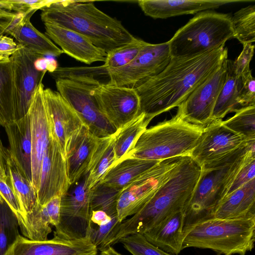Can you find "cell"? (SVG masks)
Masks as SVG:
<instances>
[{"mask_svg":"<svg viewBox=\"0 0 255 255\" xmlns=\"http://www.w3.org/2000/svg\"><path fill=\"white\" fill-rule=\"evenodd\" d=\"M61 197L56 196L44 205L39 204L25 216L17 215L18 225L23 236L31 240H48L51 232L50 226H56L60 220Z\"/></svg>","mask_w":255,"mask_h":255,"instance_id":"cell-22","label":"cell"},{"mask_svg":"<svg viewBox=\"0 0 255 255\" xmlns=\"http://www.w3.org/2000/svg\"><path fill=\"white\" fill-rule=\"evenodd\" d=\"M98 139L85 126L72 139L65 155L70 185L87 174Z\"/></svg>","mask_w":255,"mask_h":255,"instance_id":"cell-24","label":"cell"},{"mask_svg":"<svg viewBox=\"0 0 255 255\" xmlns=\"http://www.w3.org/2000/svg\"><path fill=\"white\" fill-rule=\"evenodd\" d=\"M17 216L0 195V255H4L20 235Z\"/></svg>","mask_w":255,"mask_h":255,"instance_id":"cell-35","label":"cell"},{"mask_svg":"<svg viewBox=\"0 0 255 255\" xmlns=\"http://www.w3.org/2000/svg\"><path fill=\"white\" fill-rule=\"evenodd\" d=\"M43 98L51 136L58 142L65 157L72 139L82 129L84 123L58 92L44 89Z\"/></svg>","mask_w":255,"mask_h":255,"instance_id":"cell-16","label":"cell"},{"mask_svg":"<svg viewBox=\"0 0 255 255\" xmlns=\"http://www.w3.org/2000/svg\"><path fill=\"white\" fill-rule=\"evenodd\" d=\"M151 120L141 113L117 130L114 134L115 162L114 165L124 158Z\"/></svg>","mask_w":255,"mask_h":255,"instance_id":"cell-31","label":"cell"},{"mask_svg":"<svg viewBox=\"0 0 255 255\" xmlns=\"http://www.w3.org/2000/svg\"><path fill=\"white\" fill-rule=\"evenodd\" d=\"M146 43V42L135 38L132 41L112 50L107 53L104 66L111 70L128 65Z\"/></svg>","mask_w":255,"mask_h":255,"instance_id":"cell-38","label":"cell"},{"mask_svg":"<svg viewBox=\"0 0 255 255\" xmlns=\"http://www.w3.org/2000/svg\"><path fill=\"white\" fill-rule=\"evenodd\" d=\"M0 10H12V6L8 0H0Z\"/></svg>","mask_w":255,"mask_h":255,"instance_id":"cell-48","label":"cell"},{"mask_svg":"<svg viewBox=\"0 0 255 255\" xmlns=\"http://www.w3.org/2000/svg\"><path fill=\"white\" fill-rule=\"evenodd\" d=\"M34 12L26 14L17 13L5 34L14 38L17 44L42 56L58 57L63 52L46 35L38 30L30 22Z\"/></svg>","mask_w":255,"mask_h":255,"instance_id":"cell-23","label":"cell"},{"mask_svg":"<svg viewBox=\"0 0 255 255\" xmlns=\"http://www.w3.org/2000/svg\"><path fill=\"white\" fill-rule=\"evenodd\" d=\"M114 134L99 138L87 174L86 184L89 189H92L100 182L115 162Z\"/></svg>","mask_w":255,"mask_h":255,"instance_id":"cell-30","label":"cell"},{"mask_svg":"<svg viewBox=\"0 0 255 255\" xmlns=\"http://www.w3.org/2000/svg\"><path fill=\"white\" fill-rule=\"evenodd\" d=\"M222 121H213L204 128L191 153L190 157L200 167L230 157L252 140L228 128Z\"/></svg>","mask_w":255,"mask_h":255,"instance_id":"cell-13","label":"cell"},{"mask_svg":"<svg viewBox=\"0 0 255 255\" xmlns=\"http://www.w3.org/2000/svg\"><path fill=\"white\" fill-rule=\"evenodd\" d=\"M41 10L44 23L78 32L107 53L135 38L120 20L98 9L92 1L55 0Z\"/></svg>","mask_w":255,"mask_h":255,"instance_id":"cell-3","label":"cell"},{"mask_svg":"<svg viewBox=\"0 0 255 255\" xmlns=\"http://www.w3.org/2000/svg\"><path fill=\"white\" fill-rule=\"evenodd\" d=\"M55 79H67L99 86L109 84V72L104 65L93 67H58L49 73Z\"/></svg>","mask_w":255,"mask_h":255,"instance_id":"cell-34","label":"cell"},{"mask_svg":"<svg viewBox=\"0 0 255 255\" xmlns=\"http://www.w3.org/2000/svg\"><path fill=\"white\" fill-rule=\"evenodd\" d=\"M182 158L159 161L121 190L117 202L120 223L137 212L153 197L171 176Z\"/></svg>","mask_w":255,"mask_h":255,"instance_id":"cell-8","label":"cell"},{"mask_svg":"<svg viewBox=\"0 0 255 255\" xmlns=\"http://www.w3.org/2000/svg\"><path fill=\"white\" fill-rule=\"evenodd\" d=\"M18 199L22 216L31 213L38 205L37 193L33 184L26 177L10 153L6 169Z\"/></svg>","mask_w":255,"mask_h":255,"instance_id":"cell-29","label":"cell"},{"mask_svg":"<svg viewBox=\"0 0 255 255\" xmlns=\"http://www.w3.org/2000/svg\"><path fill=\"white\" fill-rule=\"evenodd\" d=\"M21 46L12 38L5 35L0 37V61H7Z\"/></svg>","mask_w":255,"mask_h":255,"instance_id":"cell-44","label":"cell"},{"mask_svg":"<svg viewBox=\"0 0 255 255\" xmlns=\"http://www.w3.org/2000/svg\"><path fill=\"white\" fill-rule=\"evenodd\" d=\"M15 121L13 70L10 59L0 61V125Z\"/></svg>","mask_w":255,"mask_h":255,"instance_id":"cell-33","label":"cell"},{"mask_svg":"<svg viewBox=\"0 0 255 255\" xmlns=\"http://www.w3.org/2000/svg\"><path fill=\"white\" fill-rule=\"evenodd\" d=\"M227 59L178 107L177 112L188 122L203 127L211 123L216 103L226 80Z\"/></svg>","mask_w":255,"mask_h":255,"instance_id":"cell-14","label":"cell"},{"mask_svg":"<svg viewBox=\"0 0 255 255\" xmlns=\"http://www.w3.org/2000/svg\"><path fill=\"white\" fill-rule=\"evenodd\" d=\"M255 214L222 219L211 218L197 223L184 233L182 249H210L218 255H245L254 248Z\"/></svg>","mask_w":255,"mask_h":255,"instance_id":"cell-5","label":"cell"},{"mask_svg":"<svg viewBox=\"0 0 255 255\" xmlns=\"http://www.w3.org/2000/svg\"><path fill=\"white\" fill-rule=\"evenodd\" d=\"M70 186L65 157L58 142L51 136L41 165L38 203L44 205L54 197H61Z\"/></svg>","mask_w":255,"mask_h":255,"instance_id":"cell-17","label":"cell"},{"mask_svg":"<svg viewBox=\"0 0 255 255\" xmlns=\"http://www.w3.org/2000/svg\"><path fill=\"white\" fill-rule=\"evenodd\" d=\"M255 45L252 43L243 45V50L237 59L233 61V70L237 77H240L250 70V63L254 53Z\"/></svg>","mask_w":255,"mask_h":255,"instance_id":"cell-41","label":"cell"},{"mask_svg":"<svg viewBox=\"0 0 255 255\" xmlns=\"http://www.w3.org/2000/svg\"><path fill=\"white\" fill-rule=\"evenodd\" d=\"M119 242L132 255H173L155 247L140 234L125 237Z\"/></svg>","mask_w":255,"mask_h":255,"instance_id":"cell-39","label":"cell"},{"mask_svg":"<svg viewBox=\"0 0 255 255\" xmlns=\"http://www.w3.org/2000/svg\"><path fill=\"white\" fill-rule=\"evenodd\" d=\"M255 214V178H254L223 198L215 209L211 218L229 219Z\"/></svg>","mask_w":255,"mask_h":255,"instance_id":"cell-27","label":"cell"},{"mask_svg":"<svg viewBox=\"0 0 255 255\" xmlns=\"http://www.w3.org/2000/svg\"><path fill=\"white\" fill-rule=\"evenodd\" d=\"M12 6V9L16 13L26 14L35 12L53 2L54 0H8Z\"/></svg>","mask_w":255,"mask_h":255,"instance_id":"cell-43","label":"cell"},{"mask_svg":"<svg viewBox=\"0 0 255 255\" xmlns=\"http://www.w3.org/2000/svg\"><path fill=\"white\" fill-rule=\"evenodd\" d=\"M184 216L180 211L168 216L143 235L151 244L169 254L177 255L182 249Z\"/></svg>","mask_w":255,"mask_h":255,"instance_id":"cell-25","label":"cell"},{"mask_svg":"<svg viewBox=\"0 0 255 255\" xmlns=\"http://www.w3.org/2000/svg\"><path fill=\"white\" fill-rule=\"evenodd\" d=\"M233 61L227 60V76L216 103L211 122L222 120L228 114L241 109L238 103L239 77L233 71Z\"/></svg>","mask_w":255,"mask_h":255,"instance_id":"cell-32","label":"cell"},{"mask_svg":"<svg viewBox=\"0 0 255 255\" xmlns=\"http://www.w3.org/2000/svg\"><path fill=\"white\" fill-rule=\"evenodd\" d=\"M99 255H123L112 247L107 248L100 252Z\"/></svg>","mask_w":255,"mask_h":255,"instance_id":"cell-47","label":"cell"},{"mask_svg":"<svg viewBox=\"0 0 255 255\" xmlns=\"http://www.w3.org/2000/svg\"><path fill=\"white\" fill-rule=\"evenodd\" d=\"M232 38L231 16L205 10L197 13L168 42L172 57H188L225 45Z\"/></svg>","mask_w":255,"mask_h":255,"instance_id":"cell-7","label":"cell"},{"mask_svg":"<svg viewBox=\"0 0 255 255\" xmlns=\"http://www.w3.org/2000/svg\"><path fill=\"white\" fill-rule=\"evenodd\" d=\"M204 128L188 122L177 112L171 119L146 128L124 158L159 161L190 157Z\"/></svg>","mask_w":255,"mask_h":255,"instance_id":"cell-4","label":"cell"},{"mask_svg":"<svg viewBox=\"0 0 255 255\" xmlns=\"http://www.w3.org/2000/svg\"><path fill=\"white\" fill-rule=\"evenodd\" d=\"M233 38L243 45L255 41V5H249L236 11L231 17Z\"/></svg>","mask_w":255,"mask_h":255,"instance_id":"cell-36","label":"cell"},{"mask_svg":"<svg viewBox=\"0 0 255 255\" xmlns=\"http://www.w3.org/2000/svg\"><path fill=\"white\" fill-rule=\"evenodd\" d=\"M238 103L241 108L255 106V79L251 70L239 77Z\"/></svg>","mask_w":255,"mask_h":255,"instance_id":"cell-40","label":"cell"},{"mask_svg":"<svg viewBox=\"0 0 255 255\" xmlns=\"http://www.w3.org/2000/svg\"><path fill=\"white\" fill-rule=\"evenodd\" d=\"M87 174L70 185L61 196L60 220L54 237L63 240L86 238L93 192L86 184Z\"/></svg>","mask_w":255,"mask_h":255,"instance_id":"cell-9","label":"cell"},{"mask_svg":"<svg viewBox=\"0 0 255 255\" xmlns=\"http://www.w3.org/2000/svg\"><path fill=\"white\" fill-rule=\"evenodd\" d=\"M44 24L45 35L58 45L63 53L89 65L105 61L107 56L106 51L96 47L82 34L57 25Z\"/></svg>","mask_w":255,"mask_h":255,"instance_id":"cell-20","label":"cell"},{"mask_svg":"<svg viewBox=\"0 0 255 255\" xmlns=\"http://www.w3.org/2000/svg\"><path fill=\"white\" fill-rule=\"evenodd\" d=\"M0 195L8 204L16 215H22L20 206L9 177L0 176Z\"/></svg>","mask_w":255,"mask_h":255,"instance_id":"cell-42","label":"cell"},{"mask_svg":"<svg viewBox=\"0 0 255 255\" xmlns=\"http://www.w3.org/2000/svg\"><path fill=\"white\" fill-rule=\"evenodd\" d=\"M16 14V12L0 10V37L5 34L6 30L13 21Z\"/></svg>","mask_w":255,"mask_h":255,"instance_id":"cell-45","label":"cell"},{"mask_svg":"<svg viewBox=\"0 0 255 255\" xmlns=\"http://www.w3.org/2000/svg\"><path fill=\"white\" fill-rule=\"evenodd\" d=\"M223 125L249 140L255 139V106L242 108Z\"/></svg>","mask_w":255,"mask_h":255,"instance_id":"cell-37","label":"cell"},{"mask_svg":"<svg viewBox=\"0 0 255 255\" xmlns=\"http://www.w3.org/2000/svg\"><path fill=\"white\" fill-rule=\"evenodd\" d=\"M201 168L190 157H183L171 176L137 212L118 225L99 249L102 251L123 238L143 235L163 219L183 210L198 181Z\"/></svg>","mask_w":255,"mask_h":255,"instance_id":"cell-2","label":"cell"},{"mask_svg":"<svg viewBox=\"0 0 255 255\" xmlns=\"http://www.w3.org/2000/svg\"><path fill=\"white\" fill-rule=\"evenodd\" d=\"M57 92L66 100L90 131L98 138L114 134L117 129L100 111L94 88L98 86L67 79L55 80Z\"/></svg>","mask_w":255,"mask_h":255,"instance_id":"cell-11","label":"cell"},{"mask_svg":"<svg viewBox=\"0 0 255 255\" xmlns=\"http://www.w3.org/2000/svg\"><path fill=\"white\" fill-rule=\"evenodd\" d=\"M9 155V149L3 145L0 139V176L2 177L6 176V164Z\"/></svg>","mask_w":255,"mask_h":255,"instance_id":"cell-46","label":"cell"},{"mask_svg":"<svg viewBox=\"0 0 255 255\" xmlns=\"http://www.w3.org/2000/svg\"><path fill=\"white\" fill-rule=\"evenodd\" d=\"M92 94L101 113L117 130L140 114L139 99L133 88L104 84L94 88Z\"/></svg>","mask_w":255,"mask_h":255,"instance_id":"cell-15","label":"cell"},{"mask_svg":"<svg viewBox=\"0 0 255 255\" xmlns=\"http://www.w3.org/2000/svg\"><path fill=\"white\" fill-rule=\"evenodd\" d=\"M158 162L134 157L125 158L112 166L99 182L121 190Z\"/></svg>","mask_w":255,"mask_h":255,"instance_id":"cell-28","label":"cell"},{"mask_svg":"<svg viewBox=\"0 0 255 255\" xmlns=\"http://www.w3.org/2000/svg\"><path fill=\"white\" fill-rule=\"evenodd\" d=\"M42 56L21 46L10 57L14 85L15 121L26 116L35 92L47 72L37 69L35 62Z\"/></svg>","mask_w":255,"mask_h":255,"instance_id":"cell-12","label":"cell"},{"mask_svg":"<svg viewBox=\"0 0 255 255\" xmlns=\"http://www.w3.org/2000/svg\"><path fill=\"white\" fill-rule=\"evenodd\" d=\"M251 1L244 0H140L138 4L145 15L154 19L198 12L217 8L231 3Z\"/></svg>","mask_w":255,"mask_h":255,"instance_id":"cell-21","label":"cell"},{"mask_svg":"<svg viewBox=\"0 0 255 255\" xmlns=\"http://www.w3.org/2000/svg\"><path fill=\"white\" fill-rule=\"evenodd\" d=\"M9 143V152L27 178L32 182L31 136L28 114L4 127Z\"/></svg>","mask_w":255,"mask_h":255,"instance_id":"cell-26","label":"cell"},{"mask_svg":"<svg viewBox=\"0 0 255 255\" xmlns=\"http://www.w3.org/2000/svg\"><path fill=\"white\" fill-rule=\"evenodd\" d=\"M171 58L168 41L158 44L146 42L128 65L108 70L109 84L135 89L160 73Z\"/></svg>","mask_w":255,"mask_h":255,"instance_id":"cell-10","label":"cell"},{"mask_svg":"<svg viewBox=\"0 0 255 255\" xmlns=\"http://www.w3.org/2000/svg\"><path fill=\"white\" fill-rule=\"evenodd\" d=\"M43 90L44 85L41 83L35 92L28 113L31 136L32 183L36 193L39 186L42 160L51 138Z\"/></svg>","mask_w":255,"mask_h":255,"instance_id":"cell-18","label":"cell"},{"mask_svg":"<svg viewBox=\"0 0 255 255\" xmlns=\"http://www.w3.org/2000/svg\"><path fill=\"white\" fill-rule=\"evenodd\" d=\"M98 251L87 238L37 241L19 235L4 255H98Z\"/></svg>","mask_w":255,"mask_h":255,"instance_id":"cell-19","label":"cell"},{"mask_svg":"<svg viewBox=\"0 0 255 255\" xmlns=\"http://www.w3.org/2000/svg\"><path fill=\"white\" fill-rule=\"evenodd\" d=\"M251 141L230 157L201 167L198 181L182 210L183 235L191 227L211 218L224 193L241 167Z\"/></svg>","mask_w":255,"mask_h":255,"instance_id":"cell-6","label":"cell"},{"mask_svg":"<svg viewBox=\"0 0 255 255\" xmlns=\"http://www.w3.org/2000/svg\"><path fill=\"white\" fill-rule=\"evenodd\" d=\"M228 53V48L222 45L194 56L172 57L160 73L134 89L139 99L140 114L152 120L178 107L220 68Z\"/></svg>","mask_w":255,"mask_h":255,"instance_id":"cell-1","label":"cell"}]
</instances>
